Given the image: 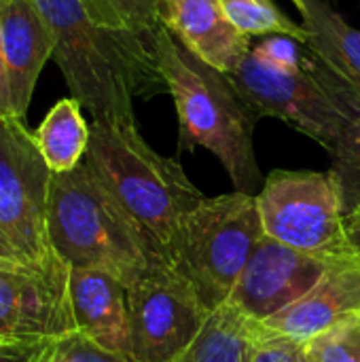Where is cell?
Here are the masks:
<instances>
[{"label": "cell", "mask_w": 360, "mask_h": 362, "mask_svg": "<svg viewBox=\"0 0 360 362\" xmlns=\"http://www.w3.org/2000/svg\"><path fill=\"white\" fill-rule=\"evenodd\" d=\"M55 34L53 59L93 121H136L134 100L168 93L153 42L98 23L83 0H32Z\"/></svg>", "instance_id": "1"}, {"label": "cell", "mask_w": 360, "mask_h": 362, "mask_svg": "<svg viewBox=\"0 0 360 362\" xmlns=\"http://www.w3.org/2000/svg\"><path fill=\"white\" fill-rule=\"evenodd\" d=\"M153 51L178 112V151H210L229 174L236 191L257 195L261 170L255 155L259 117L240 95L231 76L208 66L163 25Z\"/></svg>", "instance_id": "2"}, {"label": "cell", "mask_w": 360, "mask_h": 362, "mask_svg": "<svg viewBox=\"0 0 360 362\" xmlns=\"http://www.w3.org/2000/svg\"><path fill=\"white\" fill-rule=\"evenodd\" d=\"M47 240L70 267L106 272L125 286L163 257L85 159L72 172L53 174Z\"/></svg>", "instance_id": "3"}, {"label": "cell", "mask_w": 360, "mask_h": 362, "mask_svg": "<svg viewBox=\"0 0 360 362\" xmlns=\"http://www.w3.org/2000/svg\"><path fill=\"white\" fill-rule=\"evenodd\" d=\"M85 161L168 257L178 221L206 197L182 165L159 155L142 138L136 121H91Z\"/></svg>", "instance_id": "4"}, {"label": "cell", "mask_w": 360, "mask_h": 362, "mask_svg": "<svg viewBox=\"0 0 360 362\" xmlns=\"http://www.w3.org/2000/svg\"><path fill=\"white\" fill-rule=\"evenodd\" d=\"M263 235L255 195L236 191L204 197L178 221L166 259L195 286L204 305L216 312Z\"/></svg>", "instance_id": "5"}, {"label": "cell", "mask_w": 360, "mask_h": 362, "mask_svg": "<svg viewBox=\"0 0 360 362\" xmlns=\"http://www.w3.org/2000/svg\"><path fill=\"white\" fill-rule=\"evenodd\" d=\"M229 76L259 119H280L329 153L360 112L359 93L310 51L297 70L272 68L250 53Z\"/></svg>", "instance_id": "6"}, {"label": "cell", "mask_w": 360, "mask_h": 362, "mask_svg": "<svg viewBox=\"0 0 360 362\" xmlns=\"http://www.w3.org/2000/svg\"><path fill=\"white\" fill-rule=\"evenodd\" d=\"M255 199L267 238L325 261L356 255L329 172L274 170Z\"/></svg>", "instance_id": "7"}, {"label": "cell", "mask_w": 360, "mask_h": 362, "mask_svg": "<svg viewBox=\"0 0 360 362\" xmlns=\"http://www.w3.org/2000/svg\"><path fill=\"white\" fill-rule=\"evenodd\" d=\"M132 356L136 362H178L212 312L168 259H157L127 286Z\"/></svg>", "instance_id": "8"}, {"label": "cell", "mask_w": 360, "mask_h": 362, "mask_svg": "<svg viewBox=\"0 0 360 362\" xmlns=\"http://www.w3.org/2000/svg\"><path fill=\"white\" fill-rule=\"evenodd\" d=\"M53 172L21 119H0V233L25 265L53 250L47 240V204Z\"/></svg>", "instance_id": "9"}, {"label": "cell", "mask_w": 360, "mask_h": 362, "mask_svg": "<svg viewBox=\"0 0 360 362\" xmlns=\"http://www.w3.org/2000/svg\"><path fill=\"white\" fill-rule=\"evenodd\" d=\"M76 333L70 265L51 252L40 265L0 269V339L49 344Z\"/></svg>", "instance_id": "10"}, {"label": "cell", "mask_w": 360, "mask_h": 362, "mask_svg": "<svg viewBox=\"0 0 360 362\" xmlns=\"http://www.w3.org/2000/svg\"><path fill=\"white\" fill-rule=\"evenodd\" d=\"M329 263L263 235L225 305L246 320L263 325L301 299L320 280Z\"/></svg>", "instance_id": "11"}, {"label": "cell", "mask_w": 360, "mask_h": 362, "mask_svg": "<svg viewBox=\"0 0 360 362\" xmlns=\"http://www.w3.org/2000/svg\"><path fill=\"white\" fill-rule=\"evenodd\" d=\"M354 314H360L359 255L333 259L320 280L301 299L265 320L261 327L306 344Z\"/></svg>", "instance_id": "12"}, {"label": "cell", "mask_w": 360, "mask_h": 362, "mask_svg": "<svg viewBox=\"0 0 360 362\" xmlns=\"http://www.w3.org/2000/svg\"><path fill=\"white\" fill-rule=\"evenodd\" d=\"M157 11L161 25L182 47L225 74H233L252 51L219 0H159Z\"/></svg>", "instance_id": "13"}, {"label": "cell", "mask_w": 360, "mask_h": 362, "mask_svg": "<svg viewBox=\"0 0 360 362\" xmlns=\"http://www.w3.org/2000/svg\"><path fill=\"white\" fill-rule=\"evenodd\" d=\"M0 28L11 112L15 119H23L36 81L47 59L55 53V34L32 0L4 2L0 6Z\"/></svg>", "instance_id": "14"}, {"label": "cell", "mask_w": 360, "mask_h": 362, "mask_svg": "<svg viewBox=\"0 0 360 362\" xmlns=\"http://www.w3.org/2000/svg\"><path fill=\"white\" fill-rule=\"evenodd\" d=\"M70 305L76 333L134 361L127 286L121 280L100 269L70 267Z\"/></svg>", "instance_id": "15"}, {"label": "cell", "mask_w": 360, "mask_h": 362, "mask_svg": "<svg viewBox=\"0 0 360 362\" xmlns=\"http://www.w3.org/2000/svg\"><path fill=\"white\" fill-rule=\"evenodd\" d=\"M301 15L308 51L360 95L359 28L350 25L327 0H306Z\"/></svg>", "instance_id": "16"}, {"label": "cell", "mask_w": 360, "mask_h": 362, "mask_svg": "<svg viewBox=\"0 0 360 362\" xmlns=\"http://www.w3.org/2000/svg\"><path fill=\"white\" fill-rule=\"evenodd\" d=\"M34 138L53 174H66L81 165L91 138V125L83 117L81 102L74 98L59 100L47 112Z\"/></svg>", "instance_id": "17"}, {"label": "cell", "mask_w": 360, "mask_h": 362, "mask_svg": "<svg viewBox=\"0 0 360 362\" xmlns=\"http://www.w3.org/2000/svg\"><path fill=\"white\" fill-rule=\"evenodd\" d=\"M252 325L255 322L246 320L233 308H219L208 318L195 344L178 362H242L250 341Z\"/></svg>", "instance_id": "18"}, {"label": "cell", "mask_w": 360, "mask_h": 362, "mask_svg": "<svg viewBox=\"0 0 360 362\" xmlns=\"http://www.w3.org/2000/svg\"><path fill=\"white\" fill-rule=\"evenodd\" d=\"M219 4L244 36H289L306 45L303 25L286 17L274 0H219Z\"/></svg>", "instance_id": "19"}, {"label": "cell", "mask_w": 360, "mask_h": 362, "mask_svg": "<svg viewBox=\"0 0 360 362\" xmlns=\"http://www.w3.org/2000/svg\"><path fill=\"white\" fill-rule=\"evenodd\" d=\"M91 17L117 30H132L153 42L159 21V0H83Z\"/></svg>", "instance_id": "20"}, {"label": "cell", "mask_w": 360, "mask_h": 362, "mask_svg": "<svg viewBox=\"0 0 360 362\" xmlns=\"http://www.w3.org/2000/svg\"><path fill=\"white\" fill-rule=\"evenodd\" d=\"M329 174L335 180L344 214H352L360 208V112L339 138Z\"/></svg>", "instance_id": "21"}, {"label": "cell", "mask_w": 360, "mask_h": 362, "mask_svg": "<svg viewBox=\"0 0 360 362\" xmlns=\"http://www.w3.org/2000/svg\"><path fill=\"white\" fill-rule=\"evenodd\" d=\"M306 362H360V314L303 344Z\"/></svg>", "instance_id": "22"}, {"label": "cell", "mask_w": 360, "mask_h": 362, "mask_svg": "<svg viewBox=\"0 0 360 362\" xmlns=\"http://www.w3.org/2000/svg\"><path fill=\"white\" fill-rule=\"evenodd\" d=\"M248 354L250 362H306L303 344L276 335L257 322L252 325Z\"/></svg>", "instance_id": "23"}, {"label": "cell", "mask_w": 360, "mask_h": 362, "mask_svg": "<svg viewBox=\"0 0 360 362\" xmlns=\"http://www.w3.org/2000/svg\"><path fill=\"white\" fill-rule=\"evenodd\" d=\"M42 362H136L112 352L102 350L100 346H95L93 341H89L87 337H83L81 333H72L66 335L57 341H51L47 352H45V361Z\"/></svg>", "instance_id": "24"}, {"label": "cell", "mask_w": 360, "mask_h": 362, "mask_svg": "<svg viewBox=\"0 0 360 362\" xmlns=\"http://www.w3.org/2000/svg\"><path fill=\"white\" fill-rule=\"evenodd\" d=\"M263 64L278 70H297L303 64L306 53H301L297 40L289 36H267L250 51Z\"/></svg>", "instance_id": "25"}, {"label": "cell", "mask_w": 360, "mask_h": 362, "mask_svg": "<svg viewBox=\"0 0 360 362\" xmlns=\"http://www.w3.org/2000/svg\"><path fill=\"white\" fill-rule=\"evenodd\" d=\"M49 344H23L0 339V362H42Z\"/></svg>", "instance_id": "26"}, {"label": "cell", "mask_w": 360, "mask_h": 362, "mask_svg": "<svg viewBox=\"0 0 360 362\" xmlns=\"http://www.w3.org/2000/svg\"><path fill=\"white\" fill-rule=\"evenodd\" d=\"M13 117L11 112V98H8V81H6V66H4V51H2V28H0V119ZM15 119V117H13Z\"/></svg>", "instance_id": "27"}, {"label": "cell", "mask_w": 360, "mask_h": 362, "mask_svg": "<svg viewBox=\"0 0 360 362\" xmlns=\"http://www.w3.org/2000/svg\"><path fill=\"white\" fill-rule=\"evenodd\" d=\"M25 265L21 261V257L15 252V248L6 242V238L0 233V269H8V267H21Z\"/></svg>", "instance_id": "28"}, {"label": "cell", "mask_w": 360, "mask_h": 362, "mask_svg": "<svg viewBox=\"0 0 360 362\" xmlns=\"http://www.w3.org/2000/svg\"><path fill=\"white\" fill-rule=\"evenodd\" d=\"M346 231H348V240H350L352 250L359 255L360 259V208L346 216Z\"/></svg>", "instance_id": "29"}, {"label": "cell", "mask_w": 360, "mask_h": 362, "mask_svg": "<svg viewBox=\"0 0 360 362\" xmlns=\"http://www.w3.org/2000/svg\"><path fill=\"white\" fill-rule=\"evenodd\" d=\"M293 4L297 6V11L301 13L303 11V6H306V0H293Z\"/></svg>", "instance_id": "30"}, {"label": "cell", "mask_w": 360, "mask_h": 362, "mask_svg": "<svg viewBox=\"0 0 360 362\" xmlns=\"http://www.w3.org/2000/svg\"><path fill=\"white\" fill-rule=\"evenodd\" d=\"M250 344V341H248ZM242 362H250V354H248V348H246V354H244V358H242Z\"/></svg>", "instance_id": "31"}, {"label": "cell", "mask_w": 360, "mask_h": 362, "mask_svg": "<svg viewBox=\"0 0 360 362\" xmlns=\"http://www.w3.org/2000/svg\"><path fill=\"white\" fill-rule=\"evenodd\" d=\"M4 2H8V0H0V6H2V4H4Z\"/></svg>", "instance_id": "32"}]
</instances>
